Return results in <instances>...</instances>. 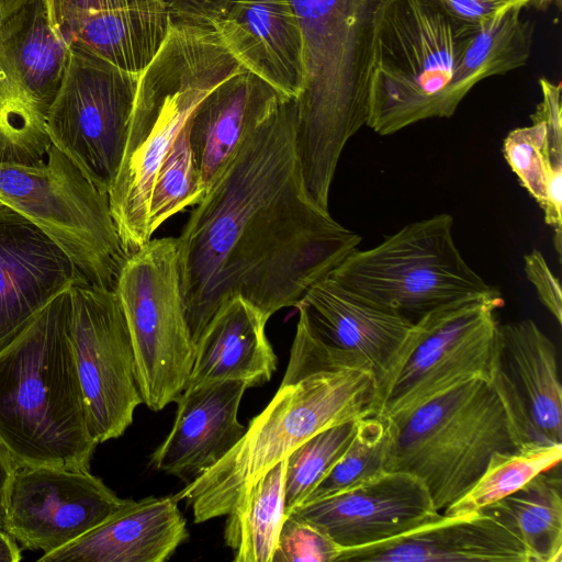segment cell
Segmentation results:
<instances>
[{
  "instance_id": "obj_30",
  "label": "cell",
  "mask_w": 562,
  "mask_h": 562,
  "mask_svg": "<svg viewBox=\"0 0 562 562\" xmlns=\"http://www.w3.org/2000/svg\"><path fill=\"white\" fill-rule=\"evenodd\" d=\"M285 460L261 476L243 502L226 515L224 540L234 552L235 562H272L286 517Z\"/></svg>"
},
{
  "instance_id": "obj_16",
  "label": "cell",
  "mask_w": 562,
  "mask_h": 562,
  "mask_svg": "<svg viewBox=\"0 0 562 562\" xmlns=\"http://www.w3.org/2000/svg\"><path fill=\"white\" fill-rule=\"evenodd\" d=\"M80 281L87 280L54 238L0 202V350Z\"/></svg>"
},
{
  "instance_id": "obj_37",
  "label": "cell",
  "mask_w": 562,
  "mask_h": 562,
  "mask_svg": "<svg viewBox=\"0 0 562 562\" xmlns=\"http://www.w3.org/2000/svg\"><path fill=\"white\" fill-rule=\"evenodd\" d=\"M344 548L313 524L288 515L272 562H339Z\"/></svg>"
},
{
  "instance_id": "obj_31",
  "label": "cell",
  "mask_w": 562,
  "mask_h": 562,
  "mask_svg": "<svg viewBox=\"0 0 562 562\" xmlns=\"http://www.w3.org/2000/svg\"><path fill=\"white\" fill-rule=\"evenodd\" d=\"M48 109L26 88L0 40V164L41 166L52 146Z\"/></svg>"
},
{
  "instance_id": "obj_8",
  "label": "cell",
  "mask_w": 562,
  "mask_h": 562,
  "mask_svg": "<svg viewBox=\"0 0 562 562\" xmlns=\"http://www.w3.org/2000/svg\"><path fill=\"white\" fill-rule=\"evenodd\" d=\"M452 228L446 213L409 223L372 248H357L327 277L412 322L446 304L501 294L465 261Z\"/></svg>"
},
{
  "instance_id": "obj_3",
  "label": "cell",
  "mask_w": 562,
  "mask_h": 562,
  "mask_svg": "<svg viewBox=\"0 0 562 562\" xmlns=\"http://www.w3.org/2000/svg\"><path fill=\"white\" fill-rule=\"evenodd\" d=\"M305 83L296 102L295 149L308 198L328 211L347 142L367 124L375 14L381 0H291Z\"/></svg>"
},
{
  "instance_id": "obj_13",
  "label": "cell",
  "mask_w": 562,
  "mask_h": 562,
  "mask_svg": "<svg viewBox=\"0 0 562 562\" xmlns=\"http://www.w3.org/2000/svg\"><path fill=\"white\" fill-rule=\"evenodd\" d=\"M70 294L72 352L88 427L99 445L122 436L143 403L134 350L114 289L80 281Z\"/></svg>"
},
{
  "instance_id": "obj_40",
  "label": "cell",
  "mask_w": 562,
  "mask_h": 562,
  "mask_svg": "<svg viewBox=\"0 0 562 562\" xmlns=\"http://www.w3.org/2000/svg\"><path fill=\"white\" fill-rule=\"evenodd\" d=\"M232 0H167L171 21L183 20L213 25Z\"/></svg>"
},
{
  "instance_id": "obj_32",
  "label": "cell",
  "mask_w": 562,
  "mask_h": 562,
  "mask_svg": "<svg viewBox=\"0 0 562 562\" xmlns=\"http://www.w3.org/2000/svg\"><path fill=\"white\" fill-rule=\"evenodd\" d=\"M395 434L394 422L387 416L371 414L360 418L347 449L304 503L353 488L390 472Z\"/></svg>"
},
{
  "instance_id": "obj_41",
  "label": "cell",
  "mask_w": 562,
  "mask_h": 562,
  "mask_svg": "<svg viewBox=\"0 0 562 562\" xmlns=\"http://www.w3.org/2000/svg\"><path fill=\"white\" fill-rule=\"evenodd\" d=\"M16 465L0 441V529L5 530V498Z\"/></svg>"
},
{
  "instance_id": "obj_4",
  "label": "cell",
  "mask_w": 562,
  "mask_h": 562,
  "mask_svg": "<svg viewBox=\"0 0 562 562\" xmlns=\"http://www.w3.org/2000/svg\"><path fill=\"white\" fill-rule=\"evenodd\" d=\"M70 289L0 350V441L16 467L90 470L87 420L70 339Z\"/></svg>"
},
{
  "instance_id": "obj_26",
  "label": "cell",
  "mask_w": 562,
  "mask_h": 562,
  "mask_svg": "<svg viewBox=\"0 0 562 562\" xmlns=\"http://www.w3.org/2000/svg\"><path fill=\"white\" fill-rule=\"evenodd\" d=\"M499 366L533 426L550 445H562V386L553 341L532 319L499 326Z\"/></svg>"
},
{
  "instance_id": "obj_29",
  "label": "cell",
  "mask_w": 562,
  "mask_h": 562,
  "mask_svg": "<svg viewBox=\"0 0 562 562\" xmlns=\"http://www.w3.org/2000/svg\"><path fill=\"white\" fill-rule=\"evenodd\" d=\"M555 467L485 507L516 530L530 562L562 561V481Z\"/></svg>"
},
{
  "instance_id": "obj_36",
  "label": "cell",
  "mask_w": 562,
  "mask_h": 562,
  "mask_svg": "<svg viewBox=\"0 0 562 562\" xmlns=\"http://www.w3.org/2000/svg\"><path fill=\"white\" fill-rule=\"evenodd\" d=\"M344 369H369L371 364L353 352L331 347L311 329L304 313L299 310V322L290 360L281 384L294 383L318 372Z\"/></svg>"
},
{
  "instance_id": "obj_34",
  "label": "cell",
  "mask_w": 562,
  "mask_h": 562,
  "mask_svg": "<svg viewBox=\"0 0 562 562\" xmlns=\"http://www.w3.org/2000/svg\"><path fill=\"white\" fill-rule=\"evenodd\" d=\"M205 192L187 124L165 155L154 179L148 214L150 235L170 216L189 205L198 204Z\"/></svg>"
},
{
  "instance_id": "obj_38",
  "label": "cell",
  "mask_w": 562,
  "mask_h": 562,
  "mask_svg": "<svg viewBox=\"0 0 562 562\" xmlns=\"http://www.w3.org/2000/svg\"><path fill=\"white\" fill-rule=\"evenodd\" d=\"M524 270L542 305L561 325L562 291L560 282L539 250L533 249L524 256Z\"/></svg>"
},
{
  "instance_id": "obj_17",
  "label": "cell",
  "mask_w": 562,
  "mask_h": 562,
  "mask_svg": "<svg viewBox=\"0 0 562 562\" xmlns=\"http://www.w3.org/2000/svg\"><path fill=\"white\" fill-rule=\"evenodd\" d=\"M69 47L140 75L162 45L171 16L167 0H49Z\"/></svg>"
},
{
  "instance_id": "obj_43",
  "label": "cell",
  "mask_w": 562,
  "mask_h": 562,
  "mask_svg": "<svg viewBox=\"0 0 562 562\" xmlns=\"http://www.w3.org/2000/svg\"><path fill=\"white\" fill-rule=\"evenodd\" d=\"M29 0H0V25L18 12Z\"/></svg>"
},
{
  "instance_id": "obj_10",
  "label": "cell",
  "mask_w": 562,
  "mask_h": 562,
  "mask_svg": "<svg viewBox=\"0 0 562 562\" xmlns=\"http://www.w3.org/2000/svg\"><path fill=\"white\" fill-rule=\"evenodd\" d=\"M114 291L130 331L143 403L160 411L186 390L194 360L177 237L150 238L130 254Z\"/></svg>"
},
{
  "instance_id": "obj_27",
  "label": "cell",
  "mask_w": 562,
  "mask_h": 562,
  "mask_svg": "<svg viewBox=\"0 0 562 562\" xmlns=\"http://www.w3.org/2000/svg\"><path fill=\"white\" fill-rule=\"evenodd\" d=\"M0 40L26 88L49 110L70 52L53 20L49 0H29L0 25Z\"/></svg>"
},
{
  "instance_id": "obj_18",
  "label": "cell",
  "mask_w": 562,
  "mask_h": 562,
  "mask_svg": "<svg viewBox=\"0 0 562 562\" xmlns=\"http://www.w3.org/2000/svg\"><path fill=\"white\" fill-rule=\"evenodd\" d=\"M530 562L516 530L483 508L446 516L400 537L367 547L344 549L339 562Z\"/></svg>"
},
{
  "instance_id": "obj_42",
  "label": "cell",
  "mask_w": 562,
  "mask_h": 562,
  "mask_svg": "<svg viewBox=\"0 0 562 562\" xmlns=\"http://www.w3.org/2000/svg\"><path fill=\"white\" fill-rule=\"evenodd\" d=\"M22 548L4 529H0V562H19L22 559Z\"/></svg>"
},
{
  "instance_id": "obj_11",
  "label": "cell",
  "mask_w": 562,
  "mask_h": 562,
  "mask_svg": "<svg viewBox=\"0 0 562 562\" xmlns=\"http://www.w3.org/2000/svg\"><path fill=\"white\" fill-rule=\"evenodd\" d=\"M0 202L54 238L89 283L114 289L127 255L108 194L60 149L52 144L41 166L0 164Z\"/></svg>"
},
{
  "instance_id": "obj_39",
  "label": "cell",
  "mask_w": 562,
  "mask_h": 562,
  "mask_svg": "<svg viewBox=\"0 0 562 562\" xmlns=\"http://www.w3.org/2000/svg\"><path fill=\"white\" fill-rule=\"evenodd\" d=\"M457 21L479 27L514 4H536L537 0H439Z\"/></svg>"
},
{
  "instance_id": "obj_28",
  "label": "cell",
  "mask_w": 562,
  "mask_h": 562,
  "mask_svg": "<svg viewBox=\"0 0 562 562\" xmlns=\"http://www.w3.org/2000/svg\"><path fill=\"white\" fill-rule=\"evenodd\" d=\"M525 4H514L479 26L463 49L446 92V112L452 116L468 92L481 80L527 64L531 29L521 19Z\"/></svg>"
},
{
  "instance_id": "obj_33",
  "label": "cell",
  "mask_w": 562,
  "mask_h": 562,
  "mask_svg": "<svg viewBox=\"0 0 562 562\" xmlns=\"http://www.w3.org/2000/svg\"><path fill=\"white\" fill-rule=\"evenodd\" d=\"M562 445H536L494 452L477 481L441 514L459 516L480 512L526 485L538 474L561 463Z\"/></svg>"
},
{
  "instance_id": "obj_9",
  "label": "cell",
  "mask_w": 562,
  "mask_h": 562,
  "mask_svg": "<svg viewBox=\"0 0 562 562\" xmlns=\"http://www.w3.org/2000/svg\"><path fill=\"white\" fill-rule=\"evenodd\" d=\"M501 294L457 301L414 322L389 374L376 385L374 413L395 417L498 366Z\"/></svg>"
},
{
  "instance_id": "obj_12",
  "label": "cell",
  "mask_w": 562,
  "mask_h": 562,
  "mask_svg": "<svg viewBox=\"0 0 562 562\" xmlns=\"http://www.w3.org/2000/svg\"><path fill=\"white\" fill-rule=\"evenodd\" d=\"M139 75L86 50L70 47L46 128L83 175L108 194L127 140Z\"/></svg>"
},
{
  "instance_id": "obj_5",
  "label": "cell",
  "mask_w": 562,
  "mask_h": 562,
  "mask_svg": "<svg viewBox=\"0 0 562 562\" xmlns=\"http://www.w3.org/2000/svg\"><path fill=\"white\" fill-rule=\"evenodd\" d=\"M376 379L369 369L318 372L280 384L237 443L173 497L184 501L194 522L232 513L271 468L315 434L374 413Z\"/></svg>"
},
{
  "instance_id": "obj_35",
  "label": "cell",
  "mask_w": 562,
  "mask_h": 562,
  "mask_svg": "<svg viewBox=\"0 0 562 562\" xmlns=\"http://www.w3.org/2000/svg\"><path fill=\"white\" fill-rule=\"evenodd\" d=\"M358 420L334 425L315 434L286 458L283 487L285 516L304 503L336 464L351 441Z\"/></svg>"
},
{
  "instance_id": "obj_14",
  "label": "cell",
  "mask_w": 562,
  "mask_h": 562,
  "mask_svg": "<svg viewBox=\"0 0 562 562\" xmlns=\"http://www.w3.org/2000/svg\"><path fill=\"white\" fill-rule=\"evenodd\" d=\"M131 498L90 470L16 467L5 498V530L27 550L53 552L79 539Z\"/></svg>"
},
{
  "instance_id": "obj_20",
  "label": "cell",
  "mask_w": 562,
  "mask_h": 562,
  "mask_svg": "<svg viewBox=\"0 0 562 562\" xmlns=\"http://www.w3.org/2000/svg\"><path fill=\"white\" fill-rule=\"evenodd\" d=\"M213 26L245 69L285 97L301 95L304 46L291 0H232Z\"/></svg>"
},
{
  "instance_id": "obj_15",
  "label": "cell",
  "mask_w": 562,
  "mask_h": 562,
  "mask_svg": "<svg viewBox=\"0 0 562 562\" xmlns=\"http://www.w3.org/2000/svg\"><path fill=\"white\" fill-rule=\"evenodd\" d=\"M289 515L318 527L344 549L386 541L442 517L424 481L404 471L304 503Z\"/></svg>"
},
{
  "instance_id": "obj_1",
  "label": "cell",
  "mask_w": 562,
  "mask_h": 562,
  "mask_svg": "<svg viewBox=\"0 0 562 562\" xmlns=\"http://www.w3.org/2000/svg\"><path fill=\"white\" fill-rule=\"evenodd\" d=\"M295 126V99L279 94L250 123L177 237L193 344L231 297L269 318L296 307L361 241L308 198Z\"/></svg>"
},
{
  "instance_id": "obj_24",
  "label": "cell",
  "mask_w": 562,
  "mask_h": 562,
  "mask_svg": "<svg viewBox=\"0 0 562 562\" xmlns=\"http://www.w3.org/2000/svg\"><path fill=\"white\" fill-rule=\"evenodd\" d=\"M541 101L529 126L510 131L503 142L504 157L520 184L543 212L553 229V245L562 250V102L561 85L539 80Z\"/></svg>"
},
{
  "instance_id": "obj_23",
  "label": "cell",
  "mask_w": 562,
  "mask_h": 562,
  "mask_svg": "<svg viewBox=\"0 0 562 562\" xmlns=\"http://www.w3.org/2000/svg\"><path fill=\"white\" fill-rule=\"evenodd\" d=\"M268 319L239 296L225 301L194 344L187 387L222 381L252 387L270 381L278 359L266 334Z\"/></svg>"
},
{
  "instance_id": "obj_6",
  "label": "cell",
  "mask_w": 562,
  "mask_h": 562,
  "mask_svg": "<svg viewBox=\"0 0 562 562\" xmlns=\"http://www.w3.org/2000/svg\"><path fill=\"white\" fill-rule=\"evenodd\" d=\"M476 29L453 19L439 0H381L366 125L391 135L424 120L448 117L446 92Z\"/></svg>"
},
{
  "instance_id": "obj_22",
  "label": "cell",
  "mask_w": 562,
  "mask_h": 562,
  "mask_svg": "<svg viewBox=\"0 0 562 562\" xmlns=\"http://www.w3.org/2000/svg\"><path fill=\"white\" fill-rule=\"evenodd\" d=\"M172 496L131 499L102 524L41 562H164L188 540L186 519Z\"/></svg>"
},
{
  "instance_id": "obj_21",
  "label": "cell",
  "mask_w": 562,
  "mask_h": 562,
  "mask_svg": "<svg viewBox=\"0 0 562 562\" xmlns=\"http://www.w3.org/2000/svg\"><path fill=\"white\" fill-rule=\"evenodd\" d=\"M296 307L322 341L368 360L376 385L391 371L414 324L396 312L356 295L328 277L314 283Z\"/></svg>"
},
{
  "instance_id": "obj_2",
  "label": "cell",
  "mask_w": 562,
  "mask_h": 562,
  "mask_svg": "<svg viewBox=\"0 0 562 562\" xmlns=\"http://www.w3.org/2000/svg\"><path fill=\"white\" fill-rule=\"evenodd\" d=\"M245 69L211 24L172 20L167 36L143 69L110 211L128 256L146 244L149 199L159 165L199 103Z\"/></svg>"
},
{
  "instance_id": "obj_7",
  "label": "cell",
  "mask_w": 562,
  "mask_h": 562,
  "mask_svg": "<svg viewBox=\"0 0 562 562\" xmlns=\"http://www.w3.org/2000/svg\"><path fill=\"white\" fill-rule=\"evenodd\" d=\"M390 418L396 428L390 471L423 480L440 513L473 486L494 452L519 449L499 393L483 378Z\"/></svg>"
},
{
  "instance_id": "obj_25",
  "label": "cell",
  "mask_w": 562,
  "mask_h": 562,
  "mask_svg": "<svg viewBox=\"0 0 562 562\" xmlns=\"http://www.w3.org/2000/svg\"><path fill=\"white\" fill-rule=\"evenodd\" d=\"M282 94L243 69L215 87L195 108L189 140L204 187L216 179L238 148L250 123Z\"/></svg>"
},
{
  "instance_id": "obj_19",
  "label": "cell",
  "mask_w": 562,
  "mask_h": 562,
  "mask_svg": "<svg viewBox=\"0 0 562 562\" xmlns=\"http://www.w3.org/2000/svg\"><path fill=\"white\" fill-rule=\"evenodd\" d=\"M246 389L241 381L187 387L176 401L173 425L150 456V465L186 484L212 468L245 432L237 413Z\"/></svg>"
}]
</instances>
